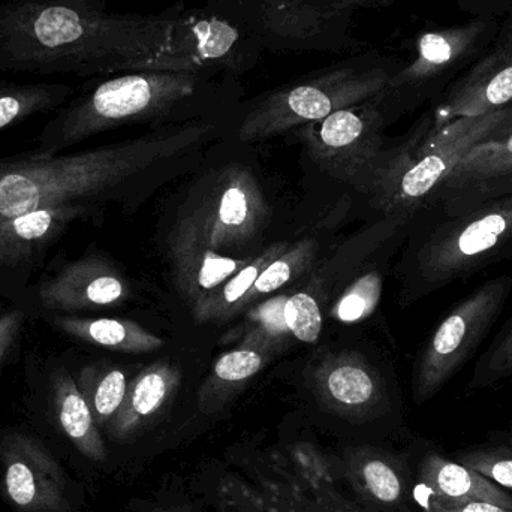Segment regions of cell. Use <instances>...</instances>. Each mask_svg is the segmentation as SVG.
Here are the masks:
<instances>
[{
	"mask_svg": "<svg viewBox=\"0 0 512 512\" xmlns=\"http://www.w3.org/2000/svg\"><path fill=\"white\" fill-rule=\"evenodd\" d=\"M108 0L0 3V71L113 75L149 69L164 53L183 2L161 14H113Z\"/></svg>",
	"mask_w": 512,
	"mask_h": 512,
	"instance_id": "1",
	"label": "cell"
},
{
	"mask_svg": "<svg viewBox=\"0 0 512 512\" xmlns=\"http://www.w3.org/2000/svg\"><path fill=\"white\" fill-rule=\"evenodd\" d=\"M218 123L188 120L134 140L72 155L35 152L0 158V222L62 204L98 207L132 177L212 137Z\"/></svg>",
	"mask_w": 512,
	"mask_h": 512,
	"instance_id": "2",
	"label": "cell"
},
{
	"mask_svg": "<svg viewBox=\"0 0 512 512\" xmlns=\"http://www.w3.org/2000/svg\"><path fill=\"white\" fill-rule=\"evenodd\" d=\"M240 78L218 71L138 69L90 81L77 98L48 120L32 152L60 155L69 147L132 123L201 117L207 107L233 96Z\"/></svg>",
	"mask_w": 512,
	"mask_h": 512,
	"instance_id": "3",
	"label": "cell"
},
{
	"mask_svg": "<svg viewBox=\"0 0 512 512\" xmlns=\"http://www.w3.org/2000/svg\"><path fill=\"white\" fill-rule=\"evenodd\" d=\"M417 215L429 222L408 251L409 295L433 294L510 255L512 188L463 206L424 207Z\"/></svg>",
	"mask_w": 512,
	"mask_h": 512,
	"instance_id": "4",
	"label": "cell"
},
{
	"mask_svg": "<svg viewBox=\"0 0 512 512\" xmlns=\"http://www.w3.org/2000/svg\"><path fill=\"white\" fill-rule=\"evenodd\" d=\"M397 66L376 51H360L274 87L243 107L237 138L242 143L270 140L369 101L385 89Z\"/></svg>",
	"mask_w": 512,
	"mask_h": 512,
	"instance_id": "5",
	"label": "cell"
},
{
	"mask_svg": "<svg viewBox=\"0 0 512 512\" xmlns=\"http://www.w3.org/2000/svg\"><path fill=\"white\" fill-rule=\"evenodd\" d=\"M511 111L512 104L486 116L460 117L439 128H432V116L426 114L408 140L373 171L376 207L387 218L414 219L469 150L492 134Z\"/></svg>",
	"mask_w": 512,
	"mask_h": 512,
	"instance_id": "6",
	"label": "cell"
},
{
	"mask_svg": "<svg viewBox=\"0 0 512 512\" xmlns=\"http://www.w3.org/2000/svg\"><path fill=\"white\" fill-rule=\"evenodd\" d=\"M307 387L334 420L361 432V442L391 445L412 438L403 426L402 403L378 367L357 352H325L310 363Z\"/></svg>",
	"mask_w": 512,
	"mask_h": 512,
	"instance_id": "7",
	"label": "cell"
},
{
	"mask_svg": "<svg viewBox=\"0 0 512 512\" xmlns=\"http://www.w3.org/2000/svg\"><path fill=\"white\" fill-rule=\"evenodd\" d=\"M267 51L245 0H206L198 8L183 3L170 42L149 69L218 71L242 78Z\"/></svg>",
	"mask_w": 512,
	"mask_h": 512,
	"instance_id": "8",
	"label": "cell"
},
{
	"mask_svg": "<svg viewBox=\"0 0 512 512\" xmlns=\"http://www.w3.org/2000/svg\"><path fill=\"white\" fill-rule=\"evenodd\" d=\"M512 277L498 276L460 300L430 333L415 361L412 399L417 406L435 399L474 357L507 306Z\"/></svg>",
	"mask_w": 512,
	"mask_h": 512,
	"instance_id": "9",
	"label": "cell"
},
{
	"mask_svg": "<svg viewBox=\"0 0 512 512\" xmlns=\"http://www.w3.org/2000/svg\"><path fill=\"white\" fill-rule=\"evenodd\" d=\"M225 457L258 489L285 493L309 512H370L340 489L330 453L315 442L292 439L274 448L242 442Z\"/></svg>",
	"mask_w": 512,
	"mask_h": 512,
	"instance_id": "10",
	"label": "cell"
},
{
	"mask_svg": "<svg viewBox=\"0 0 512 512\" xmlns=\"http://www.w3.org/2000/svg\"><path fill=\"white\" fill-rule=\"evenodd\" d=\"M0 496L14 512H86L83 486L26 426L0 429Z\"/></svg>",
	"mask_w": 512,
	"mask_h": 512,
	"instance_id": "11",
	"label": "cell"
},
{
	"mask_svg": "<svg viewBox=\"0 0 512 512\" xmlns=\"http://www.w3.org/2000/svg\"><path fill=\"white\" fill-rule=\"evenodd\" d=\"M489 27L487 21L474 20L420 33L412 59L405 66H397L385 89L375 96L387 123L394 114L436 95L478 50Z\"/></svg>",
	"mask_w": 512,
	"mask_h": 512,
	"instance_id": "12",
	"label": "cell"
},
{
	"mask_svg": "<svg viewBox=\"0 0 512 512\" xmlns=\"http://www.w3.org/2000/svg\"><path fill=\"white\" fill-rule=\"evenodd\" d=\"M96 209L87 204H62L0 222V297L30 312V277L72 224L92 218Z\"/></svg>",
	"mask_w": 512,
	"mask_h": 512,
	"instance_id": "13",
	"label": "cell"
},
{
	"mask_svg": "<svg viewBox=\"0 0 512 512\" xmlns=\"http://www.w3.org/2000/svg\"><path fill=\"white\" fill-rule=\"evenodd\" d=\"M384 113L375 98L342 108L325 119L298 128L307 153L325 173L352 180L375 171L384 146Z\"/></svg>",
	"mask_w": 512,
	"mask_h": 512,
	"instance_id": "14",
	"label": "cell"
},
{
	"mask_svg": "<svg viewBox=\"0 0 512 512\" xmlns=\"http://www.w3.org/2000/svg\"><path fill=\"white\" fill-rule=\"evenodd\" d=\"M334 475L370 512H417L406 448L346 442L330 453Z\"/></svg>",
	"mask_w": 512,
	"mask_h": 512,
	"instance_id": "15",
	"label": "cell"
},
{
	"mask_svg": "<svg viewBox=\"0 0 512 512\" xmlns=\"http://www.w3.org/2000/svg\"><path fill=\"white\" fill-rule=\"evenodd\" d=\"M417 512H436L469 501H486L512 510V495L480 472L462 465L444 447L412 436L405 445Z\"/></svg>",
	"mask_w": 512,
	"mask_h": 512,
	"instance_id": "16",
	"label": "cell"
},
{
	"mask_svg": "<svg viewBox=\"0 0 512 512\" xmlns=\"http://www.w3.org/2000/svg\"><path fill=\"white\" fill-rule=\"evenodd\" d=\"M265 48L274 53H360L354 20L306 8L294 0H245Z\"/></svg>",
	"mask_w": 512,
	"mask_h": 512,
	"instance_id": "17",
	"label": "cell"
},
{
	"mask_svg": "<svg viewBox=\"0 0 512 512\" xmlns=\"http://www.w3.org/2000/svg\"><path fill=\"white\" fill-rule=\"evenodd\" d=\"M182 382L179 367L167 360L149 364L131 379L122 408L102 432L111 457L147 456L149 442L173 409Z\"/></svg>",
	"mask_w": 512,
	"mask_h": 512,
	"instance_id": "18",
	"label": "cell"
},
{
	"mask_svg": "<svg viewBox=\"0 0 512 512\" xmlns=\"http://www.w3.org/2000/svg\"><path fill=\"white\" fill-rule=\"evenodd\" d=\"M131 295V283L113 262L86 254L32 286L29 309L33 318L45 313L83 312L122 306Z\"/></svg>",
	"mask_w": 512,
	"mask_h": 512,
	"instance_id": "19",
	"label": "cell"
},
{
	"mask_svg": "<svg viewBox=\"0 0 512 512\" xmlns=\"http://www.w3.org/2000/svg\"><path fill=\"white\" fill-rule=\"evenodd\" d=\"M194 215L213 248L221 251L252 242L267 224L268 206L254 173L242 165H230Z\"/></svg>",
	"mask_w": 512,
	"mask_h": 512,
	"instance_id": "20",
	"label": "cell"
},
{
	"mask_svg": "<svg viewBox=\"0 0 512 512\" xmlns=\"http://www.w3.org/2000/svg\"><path fill=\"white\" fill-rule=\"evenodd\" d=\"M512 104V29L444 92L432 116V128L460 117H478Z\"/></svg>",
	"mask_w": 512,
	"mask_h": 512,
	"instance_id": "21",
	"label": "cell"
},
{
	"mask_svg": "<svg viewBox=\"0 0 512 512\" xmlns=\"http://www.w3.org/2000/svg\"><path fill=\"white\" fill-rule=\"evenodd\" d=\"M512 188V111L475 144L424 207H457ZM423 207V209H424Z\"/></svg>",
	"mask_w": 512,
	"mask_h": 512,
	"instance_id": "22",
	"label": "cell"
},
{
	"mask_svg": "<svg viewBox=\"0 0 512 512\" xmlns=\"http://www.w3.org/2000/svg\"><path fill=\"white\" fill-rule=\"evenodd\" d=\"M45 420L57 441L89 468L110 465L111 453L75 376L62 364L51 366L44 391Z\"/></svg>",
	"mask_w": 512,
	"mask_h": 512,
	"instance_id": "23",
	"label": "cell"
},
{
	"mask_svg": "<svg viewBox=\"0 0 512 512\" xmlns=\"http://www.w3.org/2000/svg\"><path fill=\"white\" fill-rule=\"evenodd\" d=\"M174 282L182 297L194 306L218 288L251 258L237 259L213 248L194 212L177 222L170 242Z\"/></svg>",
	"mask_w": 512,
	"mask_h": 512,
	"instance_id": "24",
	"label": "cell"
},
{
	"mask_svg": "<svg viewBox=\"0 0 512 512\" xmlns=\"http://www.w3.org/2000/svg\"><path fill=\"white\" fill-rule=\"evenodd\" d=\"M270 352L271 342L249 331L239 348L221 355L197 391V418L207 423L218 418L251 379L267 366Z\"/></svg>",
	"mask_w": 512,
	"mask_h": 512,
	"instance_id": "25",
	"label": "cell"
},
{
	"mask_svg": "<svg viewBox=\"0 0 512 512\" xmlns=\"http://www.w3.org/2000/svg\"><path fill=\"white\" fill-rule=\"evenodd\" d=\"M45 322L69 339L110 349L120 354H149L164 346V340L129 319L87 318L74 313H45Z\"/></svg>",
	"mask_w": 512,
	"mask_h": 512,
	"instance_id": "26",
	"label": "cell"
},
{
	"mask_svg": "<svg viewBox=\"0 0 512 512\" xmlns=\"http://www.w3.org/2000/svg\"><path fill=\"white\" fill-rule=\"evenodd\" d=\"M197 486L216 512H309L291 496L258 489L224 466H209L198 478Z\"/></svg>",
	"mask_w": 512,
	"mask_h": 512,
	"instance_id": "27",
	"label": "cell"
},
{
	"mask_svg": "<svg viewBox=\"0 0 512 512\" xmlns=\"http://www.w3.org/2000/svg\"><path fill=\"white\" fill-rule=\"evenodd\" d=\"M289 246L291 245L285 242L268 246L261 254L249 259L248 264L242 270L237 271L209 294L204 295L192 306L195 322L206 324V322L224 321L245 309L246 300H248L261 271L276 256L283 254Z\"/></svg>",
	"mask_w": 512,
	"mask_h": 512,
	"instance_id": "28",
	"label": "cell"
},
{
	"mask_svg": "<svg viewBox=\"0 0 512 512\" xmlns=\"http://www.w3.org/2000/svg\"><path fill=\"white\" fill-rule=\"evenodd\" d=\"M74 95L65 83H0V132L26 122L36 114L62 108Z\"/></svg>",
	"mask_w": 512,
	"mask_h": 512,
	"instance_id": "29",
	"label": "cell"
},
{
	"mask_svg": "<svg viewBox=\"0 0 512 512\" xmlns=\"http://www.w3.org/2000/svg\"><path fill=\"white\" fill-rule=\"evenodd\" d=\"M74 376L96 424L104 432L125 402L131 382L128 373L108 363H90Z\"/></svg>",
	"mask_w": 512,
	"mask_h": 512,
	"instance_id": "30",
	"label": "cell"
},
{
	"mask_svg": "<svg viewBox=\"0 0 512 512\" xmlns=\"http://www.w3.org/2000/svg\"><path fill=\"white\" fill-rule=\"evenodd\" d=\"M450 454L457 462L480 472L512 495V421L505 429L487 433L478 444Z\"/></svg>",
	"mask_w": 512,
	"mask_h": 512,
	"instance_id": "31",
	"label": "cell"
},
{
	"mask_svg": "<svg viewBox=\"0 0 512 512\" xmlns=\"http://www.w3.org/2000/svg\"><path fill=\"white\" fill-rule=\"evenodd\" d=\"M316 251H318V243L315 240L306 239L289 246L283 254L276 256L259 274L246 300V306L254 303L256 298L273 294L277 289L283 288L286 283L306 273L315 259Z\"/></svg>",
	"mask_w": 512,
	"mask_h": 512,
	"instance_id": "32",
	"label": "cell"
},
{
	"mask_svg": "<svg viewBox=\"0 0 512 512\" xmlns=\"http://www.w3.org/2000/svg\"><path fill=\"white\" fill-rule=\"evenodd\" d=\"M512 378V316L481 354L468 382L469 393L487 390Z\"/></svg>",
	"mask_w": 512,
	"mask_h": 512,
	"instance_id": "33",
	"label": "cell"
},
{
	"mask_svg": "<svg viewBox=\"0 0 512 512\" xmlns=\"http://www.w3.org/2000/svg\"><path fill=\"white\" fill-rule=\"evenodd\" d=\"M382 286L384 279L381 271L373 270L364 274L357 282L352 283L334 304V318L342 322H358L369 318L378 309Z\"/></svg>",
	"mask_w": 512,
	"mask_h": 512,
	"instance_id": "34",
	"label": "cell"
},
{
	"mask_svg": "<svg viewBox=\"0 0 512 512\" xmlns=\"http://www.w3.org/2000/svg\"><path fill=\"white\" fill-rule=\"evenodd\" d=\"M283 322L289 333L301 342L313 343L322 330V315L319 304L312 295L298 292L283 300Z\"/></svg>",
	"mask_w": 512,
	"mask_h": 512,
	"instance_id": "35",
	"label": "cell"
},
{
	"mask_svg": "<svg viewBox=\"0 0 512 512\" xmlns=\"http://www.w3.org/2000/svg\"><path fill=\"white\" fill-rule=\"evenodd\" d=\"M30 318H33L32 313L17 304H12V307L0 312V372L8 363L12 352L17 351L21 334Z\"/></svg>",
	"mask_w": 512,
	"mask_h": 512,
	"instance_id": "36",
	"label": "cell"
},
{
	"mask_svg": "<svg viewBox=\"0 0 512 512\" xmlns=\"http://www.w3.org/2000/svg\"><path fill=\"white\" fill-rule=\"evenodd\" d=\"M294 2L321 14L354 20L355 14L360 9L382 8V6L393 5L396 0H294Z\"/></svg>",
	"mask_w": 512,
	"mask_h": 512,
	"instance_id": "37",
	"label": "cell"
},
{
	"mask_svg": "<svg viewBox=\"0 0 512 512\" xmlns=\"http://www.w3.org/2000/svg\"><path fill=\"white\" fill-rule=\"evenodd\" d=\"M436 512H512L510 508L502 507V505L493 504L486 501H469L456 507L445 508Z\"/></svg>",
	"mask_w": 512,
	"mask_h": 512,
	"instance_id": "38",
	"label": "cell"
},
{
	"mask_svg": "<svg viewBox=\"0 0 512 512\" xmlns=\"http://www.w3.org/2000/svg\"><path fill=\"white\" fill-rule=\"evenodd\" d=\"M140 512H197V510L188 501H162L150 504Z\"/></svg>",
	"mask_w": 512,
	"mask_h": 512,
	"instance_id": "39",
	"label": "cell"
},
{
	"mask_svg": "<svg viewBox=\"0 0 512 512\" xmlns=\"http://www.w3.org/2000/svg\"><path fill=\"white\" fill-rule=\"evenodd\" d=\"M508 259H512V248H511V251H510V255H508Z\"/></svg>",
	"mask_w": 512,
	"mask_h": 512,
	"instance_id": "40",
	"label": "cell"
},
{
	"mask_svg": "<svg viewBox=\"0 0 512 512\" xmlns=\"http://www.w3.org/2000/svg\"><path fill=\"white\" fill-rule=\"evenodd\" d=\"M511 189V188H510Z\"/></svg>",
	"mask_w": 512,
	"mask_h": 512,
	"instance_id": "41",
	"label": "cell"
}]
</instances>
